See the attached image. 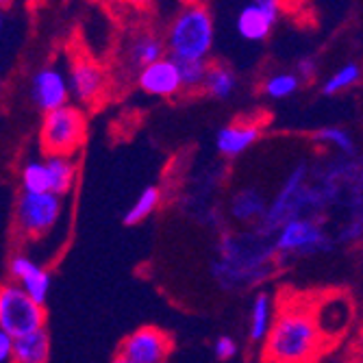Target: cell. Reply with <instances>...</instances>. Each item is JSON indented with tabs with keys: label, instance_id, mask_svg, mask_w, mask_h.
<instances>
[{
	"label": "cell",
	"instance_id": "603a6c76",
	"mask_svg": "<svg viewBox=\"0 0 363 363\" xmlns=\"http://www.w3.org/2000/svg\"><path fill=\"white\" fill-rule=\"evenodd\" d=\"M238 87V77L235 72L226 68L224 63H209V72L205 81V91L218 101H226V98L233 96Z\"/></svg>",
	"mask_w": 363,
	"mask_h": 363
},
{
	"label": "cell",
	"instance_id": "7402d4cb",
	"mask_svg": "<svg viewBox=\"0 0 363 363\" xmlns=\"http://www.w3.org/2000/svg\"><path fill=\"white\" fill-rule=\"evenodd\" d=\"M46 170H48V183L50 194H57L59 198L65 196L77 179V163L72 157H46Z\"/></svg>",
	"mask_w": 363,
	"mask_h": 363
},
{
	"label": "cell",
	"instance_id": "1f68e13d",
	"mask_svg": "<svg viewBox=\"0 0 363 363\" xmlns=\"http://www.w3.org/2000/svg\"><path fill=\"white\" fill-rule=\"evenodd\" d=\"M13 348H16V340L11 335L0 331V361H3V363H11Z\"/></svg>",
	"mask_w": 363,
	"mask_h": 363
},
{
	"label": "cell",
	"instance_id": "8fae6325",
	"mask_svg": "<svg viewBox=\"0 0 363 363\" xmlns=\"http://www.w3.org/2000/svg\"><path fill=\"white\" fill-rule=\"evenodd\" d=\"M68 83H70V94L81 105H87V107L101 105L105 91L109 87L105 68L85 52H79L70 59Z\"/></svg>",
	"mask_w": 363,
	"mask_h": 363
},
{
	"label": "cell",
	"instance_id": "4316f807",
	"mask_svg": "<svg viewBox=\"0 0 363 363\" xmlns=\"http://www.w3.org/2000/svg\"><path fill=\"white\" fill-rule=\"evenodd\" d=\"M298 87H301V79L296 72H277L263 81V94L272 98V101L289 98L291 94L298 91Z\"/></svg>",
	"mask_w": 363,
	"mask_h": 363
},
{
	"label": "cell",
	"instance_id": "d6a6232c",
	"mask_svg": "<svg viewBox=\"0 0 363 363\" xmlns=\"http://www.w3.org/2000/svg\"><path fill=\"white\" fill-rule=\"evenodd\" d=\"M296 74L301 81H311L315 77V61L313 59H301L296 65Z\"/></svg>",
	"mask_w": 363,
	"mask_h": 363
},
{
	"label": "cell",
	"instance_id": "7a4b0ae2",
	"mask_svg": "<svg viewBox=\"0 0 363 363\" xmlns=\"http://www.w3.org/2000/svg\"><path fill=\"white\" fill-rule=\"evenodd\" d=\"M279 259L274 238L261 235L255 228L230 230L220 238L209 272L224 291H242L268 281L277 272Z\"/></svg>",
	"mask_w": 363,
	"mask_h": 363
},
{
	"label": "cell",
	"instance_id": "83f0119b",
	"mask_svg": "<svg viewBox=\"0 0 363 363\" xmlns=\"http://www.w3.org/2000/svg\"><path fill=\"white\" fill-rule=\"evenodd\" d=\"M359 77H361V68H359V65L357 63H346V65H342V68L335 74H331V77L326 79V83L322 85V94L335 96V94L352 87L359 81Z\"/></svg>",
	"mask_w": 363,
	"mask_h": 363
},
{
	"label": "cell",
	"instance_id": "d6986e66",
	"mask_svg": "<svg viewBox=\"0 0 363 363\" xmlns=\"http://www.w3.org/2000/svg\"><path fill=\"white\" fill-rule=\"evenodd\" d=\"M277 318V303L268 291H257L250 305V320H248V340L252 344H263L270 335V328Z\"/></svg>",
	"mask_w": 363,
	"mask_h": 363
},
{
	"label": "cell",
	"instance_id": "4dcf8cb0",
	"mask_svg": "<svg viewBox=\"0 0 363 363\" xmlns=\"http://www.w3.org/2000/svg\"><path fill=\"white\" fill-rule=\"evenodd\" d=\"M213 352L218 357V361H228L238 354V342L228 335H220L213 344Z\"/></svg>",
	"mask_w": 363,
	"mask_h": 363
},
{
	"label": "cell",
	"instance_id": "277c9868",
	"mask_svg": "<svg viewBox=\"0 0 363 363\" xmlns=\"http://www.w3.org/2000/svg\"><path fill=\"white\" fill-rule=\"evenodd\" d=\"M213 16L203 3H187L172 18L166 46L174 61H207L213 48Z\"/></svg>",
	"mask_w": 363,
	"mask_h": 363
},
{
	"label": "cell",
	"instance_id": "f1b7e54d",
	"mask_svg": "<svg viewBox=\"0 0 363 363\" xmlns=\"http://www.w3.org/2000/svg\"><path fill=\"white\" fill-rule=\"evenodd\" d=\"M179 63V61H177ZM181 77H183V87L185 91H205V81L209 72V63L207 61H183L179 63Z\"/></svg>",
	"mask_w": 363,
	"mask_h": 363
},
{
	"label": "cell",
	"instance_id": "5b68a950",
	"mask_svg": "<svg viewBox=\"0 0 363 363\" xmlns=\"http://www.w3.org/2000/svg\"><path fill=\"white\" fill-rule=\"evenodd\" d=\"M313 183L322 189L331 207H342L348 213L363 211V159L340 157L311 172Z\"/></svg>",
	"mask_w": 363,
	"mask_h": 363
},
{
	"label": "cell",
	"instance_id": "9c48e42d",
	"mask_svg": "<svg viewBox=\"0 0 363 363\" xmlns=\"http://www.w3.org/2000/svg\"><path fill=\"white\" fill-rule=\"evenodd\" d=\"M274 244L279 257H311L318 252H331L337 242L326 233L322 222L294 220L274 235Z\"/></svg>",
	"mask_w": 363,
	"mask_h": 363
},
{
	"label": "cell",
	"instance_id": "e0dca14e",
	"mask_svg": "<svg viewBox=\"0 0 363 363\" xmlns=\"http://www.w3.org/2000/svg\"><path fill=\"white\" fill-rule=\"evenodd\" d=\"M261 138V124L255 120H238L222 126L216 135V148L222 157L235 159L244 155Z\"/></svg>",
	"mask_w": 363,
	"mask_h": 363
},
{
	"label": "cell",
	"instance_id": "f546056e",
	"mask_svg": "<svg viewBox=\"0 0 363 363\" xmlns=\"http://www.w3.org/2000/svg\"><path fill=\"white\" fill-rule=\"evenodd\" d=\"M335 242L344 244V246H359V244H363V211L348 216L344 226L337 230Z\"/></svg>",
	"mask_w": 363,
	"mask_h": 363
},
{
	"label": "cell",
	"instance_id": "4fadbf2b",
	"mask_svg": "<svg viewBox=\"0 0 363 363\" xmlns=\"http://www.w3.org/2000/svg\"><path fill=\"white\" fill-rule=\"evenodd\" d=\"M281 9L283 5L277 0H257L244 5L238 13V33L246 42H263L281 18Z\"/></svg>",
	"mask_w": 363,
	"mask_h": 363
},
{
	"label": "cell",
	"instance_id": "e575fe53",
	"mask_svg": "<svg viewBox=\"0 0 363 363\" xmlns=\"http://www.w3.org/2000/svg\"><path fill=\"white\" fill-rule=\"evenodd\" d=\"M111 363H133V361H128L126 357H122V354H118V357H116V359H113Z\"/></svg>",
	"mask_w": 363,
	"mask_h": 363
},
{
	"label": "cell",
	"instance_id": "ac0fdd59",
	"mask_svg": "<svg viewBox=\"0 0 363 363\" xmlns=\"http://www.w3.org/2000/svg\"><path fill=\"white\" fill-rule=\"evenodd\" d=\"M270 203L266 201V196L261 194V189L257 187H242L238 189L228 201V213L235 222L246 224V226H257L263 216L268 213Z\"/></svg>",
	"mask_w": 363,
	"mask_h": 363
},
{
	"label": "cell",
	"instance_id": "484cf974",
	"mask_svg": "<svg viewBox=\"0 0 363 363\" xmlns=\"http://www.w3.org/2000/svg\"><path fill=\"white\" fill-rule=\"evenodd\" d=\"M22 191L28 194H48L50 191V183H48V170H46V161H35L30 159L24 163L22 174Z\"/></svg>",
	"mask_w": 363,
	"mask_h": 363
},
{
	"label": "cell",
	"instance_id": "5bb4252c",
	"mask_svg": "<svg viewBox=\"0 0 363 363\" xmlns=\"http://www.w3.org/2000/svg\"><path fill=\"white\" fill-rule=\"evenodd\" d=\"M138 85L142 91L157 96V98H174V96L185 91L181 68L170 55L163 57L161 61H157L152 65H148V68L140 70Z\"/></svg>",
	"mask_w": 363,
	"mask_h": 363
},
{
	"label": "cell",
	"instance_id": "9a60e30c",
	"mask_svg": "<svg viewBox=\"0 0 363 363\" xmlns=\"http://www.w3.org/2000/svg\"><path fill=\"white\" fill-rule=\"evenodd\" d=\"M30 96L44 113L57 111L61 107H68L70 101V83L68 77H63L57 68H42L30 83Z\"/></svg>",
	"mask_w": 363,
	"mask_h": 363
},
{
	"label": "cell",
	"instance_id": "8992f818",
	"mask_svg": "<svg viewBox=\"0 0 363 363\" xmlns=\"http://www.w3.org/2000/svg\"><path fill=\"white\" fill-rule=\"evenodd\" d=\"M87 135V118L74 107H61L57 111L44 113L40 126V146L46 157H72Z\"/></svg>",
	"mask_w": 363,
	"mask_h": 363
},
{
	"label": "cell",
	"instance_id": "ba28073f",
	"mask_svg": "<svg viewBox=\"0 0 363 363\" xmlns=\"http://www.w3.org/2000/svg\"><path fill=\"white\" fill-rule=\"evenodd\" d=\"M61 216V198L57 194L22 191L16 205V230L22 238L40 240L48 235Z\"/></svg>",
	"mask_w": 363,
	"mask_h": 363
},
{
	"label": "cell",
	"instance_id": "ffe728a7",
	"mask_svg": "<svg viewBox=\"0 0 363 363\" xmlns=\"http://www.w3.org/2000/svg\"><path fill=\"white\" fill-rule=\"evenodd\" d=\"M166 52H168L166 40H161L159 35H155V33H142V35H138L133 42H130L128 59L135 68L144 70L148 65L161 61L166 57Z\"/></svg>",
	"mask_w": 363,
	"mask_h": 363
},
{
	"label": "cell",
	"instance_id": "52a82bcc",
	"mask_svg": "<svg viewBox=\"0 0 363 363\" xmlns=\"http://www.w3.org/2000/svg\"><path fill=\"white\" fill-rule=\"evenodd\" d=\"M44 324V305L33 301L18 283H5L0 289V331L18 340L42 331Z\"/></svg>",
	"mask_w": 363,
	"mask_h": 363
},
{
	"label": "cell",
	"instance_id": "30bf717a",
	"mask_svg": "<svg viewBox=\"0 0 363 363\" xmlns=\"http://www.w3.org/2000/svg\"><path fill=\"white\" fill-rule=\"evenodd\" d=\"M311 307L318 322V328L328 346H335L354 318L352 298L342 289H328L311 296Z\"/></svg>",
	"mask_w": 363,
	"mask_h": 363
},
{
	"label": "cell",
	"instance_id": "3957f363",
	"mask_svg": "<svg viewBox=\"0 0 363 363\" xmlns=\"http://www.w3.org/2000/svg\"><path fill=\"white\" fill-rule=\"evenodd\" d=\"M309 174H311L309 163L303 161L298 166H294V170L287 174L277 196L270 201L268 213L252 228L266 238H274L287 222L294 220L324 222V213L331 205H328L322 189L309 181Z\"/></svg>",
	"mask_w": 363,
	"mask_h": 363
},
{
	"label": "cell",
	"instance_id": "cb8c5ba5",
	"mask_svg": "<svg viewBox=\"0 0 363 363\" xmlns=\"http://www.w3.org/2000/svg\"><path fill=\"white\" fill-rule=\"evenodd\" d=\"M161 203V189L157 185H148L140 196H138V201L130 205V209L124 213V224L126 226H133V224H140L144 222L148 216H152L157 211Z\"/></svg>",
	"mask_w": 363,
	"mask_h": 363
},
{
	"label": "cell",
	"instance_id": "2e32d148",
	"mask_svg": "<svg viewBox=\"0 0 363 363\" xmlns=\"http://www.w3.org/2000/svg\"><path fill=\"white\" fill-rule=\"evenodd\" d=\"M9 277L30 296L33 301L44 305L50 291V272L40 268L35 261H30L24 255H16L9 259Z\"/></svg>",
	"mask_w": 363,
	"mask_h": 363
},
{
	"label": "cell",
	"instance_id": "7c38bea8",
	"mask_svg": "<svg viewBox=\"0 0 363 363\" xmlns=\"http://www.w3.org/2000/svg\"><path fill=\"white\" fill-rule=\"evenodd\" d=\"M172 348L174 344L168 331L155 324H144L122 342L120 354L133 363H166Z\"/></svg>",
	"mask_w": 363,
	"mask_h": 363
},
{
	"label": "cell",
	"instance_id": "d4e9b609",
	"mask_svg": "<svg viewBox=\"0 0 363 363\" xmlns=\"http://www.w3.org/2000/svg\"><path fill=\"white\" fill-rule=\"evenodd\" d=\"M313 142L324 144V146H333L335 150L342 152V157H357V146L350 138L348 130L340 128V126H324L318 128L315 133L311 135Z\"/></svg>",
	"mask_w": 363,
	"mask_h": 363
},
{
	"label": "cell",
	"instance_id": "6da1fadb",
	"mask_svg": "<svg viewBox=\"0 0 363 363\" xmlns=\"http://www.w3.org/2000/svg\"><path fill=\"white\" fill-rule=\"evenodd\" d=\"M328 344L324 342L309 294H281L270 335L263 342V363H315Z\"/></svg>",
	"mask_w": 363,
	"mask_h": 363
},
{
	"label": "cell",
	"instance_id": "44dd1931",
	"mask_svg": "<svg viewBox=\"0 0 363 363\" xmlns=\"http://www.w3.org/2000/svg\"><path fill=\"white\" fill-rule=\"evenodd\" d=\"M48 357H50V337L46 328H42L38 333L16 340L11 363H46Z\"/></svg>",
	"mask_w": 363,
	"mask_h": 363
},
{
	"label": "cell",
	"instance_id": "836d02e7",
	"mask_svg": "<svg viewBox=\"0 0 363 363\" xmlns=\"http://www.w3.org/2000/svg\"><path fill=\"white\" fill-rule=\"evenodd\" d=\"M350 361L352 363H363V328H361L359 337L354 340V344L350 348Z\"/></svg>",
	"mask_w": 363,
	"mask_h": 363
}]
</instances>
